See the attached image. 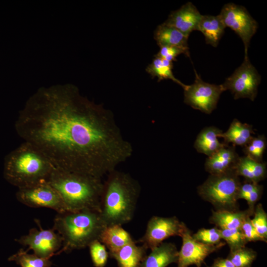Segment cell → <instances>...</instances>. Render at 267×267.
Segmentation results:
<instances>
[{"label":"cell","instance_id":"4fadbf2b","mask_svg":"<svg viewBox=\"0 0 267 267\" xmlns=\"http://www.w3.org/2000/svg\"><path fill=\"white\" fill-rule=\"evenodd\" d=\"M182 243L178 252V267L195 265L201 267L205 259L211 253L222 247L225 243L209 245L195 240L190 230L186 226L180 236Z\"/></svg>","mask_w":267,"mask_h":267},{"label":"cell","instance_id":"5bb4252c","mask_svg":"<svg viewBox=\"0 0 267 267\" xmlns=\"http://www.w3.org/2000/svg\"><path fill=\"white\" fill-rule=\"evenodd\" d=\"M202 15L191 2H188L179 9L172 12L163 23L177 29L189 37L193 31L197 30Z\"/></svg>","mask_w":267,"mask_h":267},{"label":"cell","instance_id":"484cf974","mask_svg":"<svg viewBox=\"0 0 267 267\" xmlns=\"http://www.w3.org/2000/svg\"><path fill=\"white\" fill-rule=\"evenodd\" d=\"M28 252L21 249L10 257L9 260L15 261L21 267H50L52 265L49 258L40 257Z\"/></svg>","mask_w":267,"mask_h":267},{"label":"cell","instance_id":"52a82bcc","mask_svg":"<svg viewBox=\"0 0 267 267\" xmlns=\"http://www.w3.org/2000/svg\"><path fill=\"white\" fill-rule=\"evenodd\" d=\"M261 80L260 75L248 57L245 56L242 64L222 85L224 91H231L234 99L247 98L253 101L257 95Z\"/></svg>","mask_w":267,"mask_h":267},{"label":"cell","instance_id":"5b68a950","mask_svg":"<svg viewBox=\"0 0 267 267\" xmlns=\"http://www.w3.org/2000/svg\"><path fill=\"white\" fill-rule=\"evenodd\" d=\"M54 168L41 151L24 141L5 156L4 175L19 188L46 180Z\"/></svg>","mask_w":267,"mask_h":267},{"label":"cell","instance_id":"ac0fdd59","mask_svg":"<svg viewBox=\"0 0 267 267\" xmlns=\"http://www.w3.org/2000/svg\"><path fill=\"white\" fill-rule=\"evenodd\" d=\"M99 241L108 250L109 255L134 241L130 233L118 224L106 226L101 233Z\"/></svg>","mask_w":267,"mask_h":267},{"label":"cell","instance_id":"4dcf8cb0","mask_svg":"<svg viewBox=\"0 0 267 267\" xmlns=\"http://www.w3.org/2000/svg\"><path fill=\"white\" fill-rule=\"evenodd\" d=\"M192 236L197 241L209 245H218L222 242L220 230L217 227L201 228Z\"/></svg>","mask_w":267,"mask_h":267},{"label":"cell","instance_id":"e575fe53","mask_svg":"<svg viewBox=\"0 0 267 267\" xmlns=\"http://www.w3.org/2000/svg\"><path fill=\"white\" fill-rule=\"evenodd\" d=\"M263 190V186L260 185L257 188L250 192L244 198L247 201L248 205V210L253 213L255 209L254 206L256 203L261 197Z\"/></svg>","mask_w":267,"mask_h":267},{"label":"cell","instance_id":"6da1fadb","mask_svg":"<svg viewBox=\"0 0 267 267\" xmlns=\"http://www.w3.org/2000/svg\"><path fill=\"white\" fill-rule=\"evenodd\" d=\"M15 128L54 167L101 178L133 152L112 112L71 84L39 89L19 112Z\"/></svg>","mask_w":267,"mask_h":267},{"label":"cell","instance_id":"30bf717a","mask_svg":"<svg viewBox=\"0 0 267 267\" xmlns=\"http://www.w3.org/2000/svg\"><path fill=\"white\" fill-rule=\"evenodd\" d=\"M193 84L184 89V101L193 108L210 114L217 107L220 95L224 91L222 85L204 82L195 71Z\"/></svg>","mask_w":267,"mask_h":267},{"label":"cell","instance_id":"9c48e42d","mask_svg":"<svg viewBox=\"0 0 267 267\" xmlns=\"http://www.w3.org/2000/svg\"><path fill=\"white\" fill-rule=\"evenodd\" d=\"M218 15L225 28H230L241 39L245 47V56H248L251 39L258 27L257 21L244 7L232 2L225 4Z\"/></svg>","mask_w":267,"mask_h":267},{"label":"cell","instance_id":"ffe728a7","mask_svg":"<svg viewBox=\"0 0 267 267\" xmlns=\"http://www.w3.org/2000/svg\"><path fill=\"white\" fill-rule=\"evenodd\" d=\"M234 170L238 176L244 177L246 181L258 183L266 177L267 164L256 161L247 156L239 157Z\"/></svg>","mask_w":267,"mask_h":267},{"label":"cell","instance_id":"d6a6232c","mask_svg":"<svg viewBox=\"0 0 267 267\" xmlns=\"http://www.w3.org/2000/svg\"><path fill=\"white\" fill-rule=\"evenodd\" d=\"M181 54L189 56V52L183 48L172 46H162L160 47V50L155 57L173 62L177 61V57Z\"/></svg>","mask_w":267,"mask_h":267},{"label":"cell","instance_id":"83f0119b","mask_svg":"<svg viewBox=\"0 0 267 267\" xmlns=\"http://www.w3.org/2000/svg\"><path fill=\"white\" fill-rule=\"evenodd\" d=\"M267 147V139L264 135L254 137L243 147L246 156L258 161L263 162V157Z\"/></svg>","mask_w":267,"mask_h":267},{"label":"cell","instance_id":"9a60e30c","mask_svg":"<svg viewBox=\"0 0 267 267\" xmlns=\"http://www.w3.org/2000/svg\"><path fill=\"white\" fill-rule=\"evenodd\" d=\"M239 158L235 146L225 145L207 158L205 168L210 175H217L233 170Z\"/></svg>","mask_w":267,"mask_h":267},{"label":"cell","instance_id":"8fae6325","mask_svg":"<svg viewBox=\"0 0 267 267\" xmlns=\"http://www.w3.org/2000/svg\"><path fill=\"white\" fill-rule=\"evenodd\" d=\"M36 222L39 227L31 228L27 234L22 236L17 241L28 247L27 251L31 250L39 257L50 259L57 255L62 248V238L53 228L44 229L39 221Z\"/></svg>","mask_w":267,"mask_h":267},{"label":"cell","instance_id":"d4e9b609","mask_svg":"<svg viewBox=\"0 0 267 267\" xmlns=\"http://www.w3.org/2000/svg\"><path fill=\"white\" fill-rule=\"evenodd\" d=\"M173 68V62L155 57L152 62L146 67V71L152 77H157L158 82L163 80L170 79L178 84L184 89L187 85L175 78L172 71Z\"/></svg>","mask_w":267,"mask_h":267},{"label":"cell","instance_id":"44dd1931","mask_svg":"<svg viewBox=\"0 0 267 267\" xmlns=\"http://www.w3.org/2000/svg\"><path fill=\"white\" fill-rule=\"evenodd\" d=\"M222 131L214 126L204 128L198 135L194 147L199 153L204 154L208 157L216 152L225 145V143L220 142L218 137Z\"/></svg>","mask_w":267,"mask_h":267},{"label":"cell","instance_id":"d590c367","mask_svg":"<svg viewBox=\"0 0 267 267\" xmlns=\"http://www.w3.org/2000/svg\"><path fill=\"white\" fill-rule=\"evenodd\" d=\"M212 266L213 267H235L227 258L226 259L221 258L216 259Z\"/></svg>","mask_w":267,"mask_h":267},{"label":"cell","instance_id":"3957f363","mask_svg":"<svg viewBox=\"0 0 267 267\" xmlns=\"http://www.w3.org/2000/svg\"><path fill=\"white\" fill-rule=\"evenodd\" d=\"M46 181L59 193L67 212L89 209L100 212L102 178L54 167Z\"/></svg>","mask_w":267,"mask_h":267},{"label":"cell","instance_id":"8d00e7d4","mask_svg":"<svg viewBox=\"0 0 267 267\" xmlns=\"http://www.w3.org/2000/svg\"><path fill=\"white\" fill-rule=\"evenodd\" d=\"M213 267V266H212V267Z\"/></svg>","mask_w":267,"mask_h":267},{"label":"cell","instance_id":"d6986e66","mask_svg":"<svg viewBox=\"0 0 267 267\" xmlns=\"http://www.w3.org/2000/svg\"><path fill=\"white\" fill-rule=\"evenodd\" d=\"M248 209L244 211L229 210H217L212 211L210 222L220 229H239L248 216L253 215Z\"/></svg>","mask_w":267,"mask_h":267},{"label":"cell","instance_id":"e0dca14e","mask_svg":"<svg viewBox=\"0 0 267 267\" xmlns=\"http://www.w3.org/2000/svg\"><path fill=\"white\" fill-rule=\"evenodd\" d=\"M147 250L142 245H137L134 241L109 255L116 261L118 267H140Z\"/></svg>","mask_w":267,"mask_h":267},{"label":"cell","instance_id":"7c38bea8","mask_svg":"<svg viewBox=\"0 0 267 267\" xmlns=\"http://www.w3.org/2000/svg\"><path fill=\"white\" fill-rule=\"evenodd\" d=\"M186 226L176 217L153 216L149 220L144 234L139 242L147 249L152 250L171 236H180Z\"/></svg>","mask_w":267,"mask_h":267},{"label":"cell","instance_id":"4316f807","mask_svg":"<svg viewBox=\"0 0 267 267\" xmlns=\"http://www.w3.org/2000/svg\"><path fill=\"white\" fill-rule=\"evenodd\" d=\"M257 252L246 246L230 251L227 258L235 267H251L257 257Z\"/></svg>","mask_w":267,"mask_h":267},{"label":"cell","instance_id":"603a6c76","mask_svg":"<svg viewBox=\"0 0 267 267\" xmlns=\"http://www.w3.org/2000/svg\"><path fill=\"white\" fill-rule=\"evenodd\" d=\"M225 28L219 15H202L197 30L204 35L206 44L216 47Z\"/></svg>","mask_w":267,"mask_h":267},{"label":"cell","instance_id":"ba28073f","mask_svg":"<svg viewBox=\"0 0 267 267\" xmlns=\"http://www.w3.org/2000/svg\"><path fill=\"white\" fill-rule=\"evenodd\" d=\"M21 203L33 208H47L57 213L67 212L57 191L46 180L19 188L16 193Z\"/></svg>","mask_w":267,"mask_h":267},{"label":"cell","instance_id":"1f68e13d","mask_svg":"<svg viewBox=\"0 0 267 267\" xmlns=\"http://www.w3.org/2000/svg\"><path fill=\"white\" fill-rule=\"evenodd\" d=\"M254 218L251 219L252 224L259 234L267 241V214L261 204H258L254 209Z\"/></svg>","mask_w":267,"mask_h":267},{"label":"cell","instance_id":"8992f818","mask_svg":"<svg viewBox=\"0 0 267 267\" xmlns=\"http://www.w3.org/2000/svg\"><path fill=\"white\" fill-rule=\"evenodd\" d=\"M241 183L233 169L222 174L210 175L198 187V193L217 210H236Z\"/></svg>","mask_w":267,"mask_h":267},{"label":"cell","instance_id":"2e32d148","mask_svg":"<svg viewBox=\"0 0 267 267\" xmlns=\"http://www.w3.org/2000/svg\"><path fill=\"white\" fill-rule=\"evenodd\" d=\"M151 251L140 267H167L177 263L178 251L173 243L163 242Z\"/></svg>","mask_w":267,"mask_h":267},{"label":"cell","instance_id":"836d02e7","mask_svg":"<svg viewBox=\"0 0 267 267\" xmlns=\"http://www.w3.org/2000/svg\"><path fill=\"white\" fill-rule=\"evenodd\" d=\"M240 230L247 242L258 241L267 242L259 234L252 224L250 216L244 221Z\"/></svg>","mask_w":267,"mask_h":267},{"label":"cell","instance_id":"277c9868","mask_svg":"<svg viewBox=\"0 0 267 267\" xmlns=\"http://www.w3.org/2000/svg\"><path fill=\"white\" fill-rule=\"evenodd\" d=\"M105 227L99 213L94 210L85 209L57 213L53 229L60 235L63 243L57 255L88 247L93 241L99 240Z\"/></svg>","mask_w":267,"mask_h":267},{"label":"cell","instance_id":"f1b7e54d","mask_svg":"<svg viewBox=\"0 0 267 267\" xmlns=\"http://www.w3.org/2000/svg\"><path fill=\"white\" fill-rule=\"evenodd\" d=\"M219 229L222 238L228 244L230 251L244 247L247 243L240 229Z\"/></svg>","mask_w":267,"mask_h":267},{"label":"cell","instance_id":"f546056e","mask_svg":"<svg viewBox=\"0 0 267 267\" xmlns=\"http://www.w3.org/2000/svg\"><path fill=\"white\" fill-rule=\"evenodd\" d=\"M93 265L95 267H104L109 257L106 247L98 240L92 242L88 246Z\"/></svg>","mask_w":267,"mask_h":267},{"label":"cell","instance_id":"7a4b0ae2","mask_svg":"<svg viewBox=\"0 0 267 267\" xmlns=\"http://www.w3.org/2000/svg\"><path fill=\"white\" fill-rule=\"evenodd\" d=\"M140 190L138 182L129 174L115 169L107 174L103 182L99 212L106 226L122 225L132 220Z\"/></svg>","mask_w":267,"mask_h":267},{"label":"cell","instance_id":"7402d4cb","mask_svg":"<svg viewBox=\"0 0 267 267\" xmlns=\"http://www.w3.org/2000/svg\"><path fill=\"white\" fill-rule=\"evenodd\" d=\"M188 38L177 29L164 23L158 25L154 33V38L159 47L176 46L189 51Z\"/></svg>","mask_w":267,"mask_h":267},{"label":"cell","instance_id":"cb8c5ba5","mask_svg":"<svg viewBox=\"0 0 267 267\" xmlns=\"http://www.w3.org/2000/svg\"><path fill=\"white\" fill-rule=\"evenodd\" d=\"M253 134L254 132L252 125L243 124L237 119H234L227 131L222 132L220 137L223 138V143L226 145L231 143L234 146L243 147L252 139Z\"/></svg>","mask_w":267,"mask_h":267}]
</instances>
